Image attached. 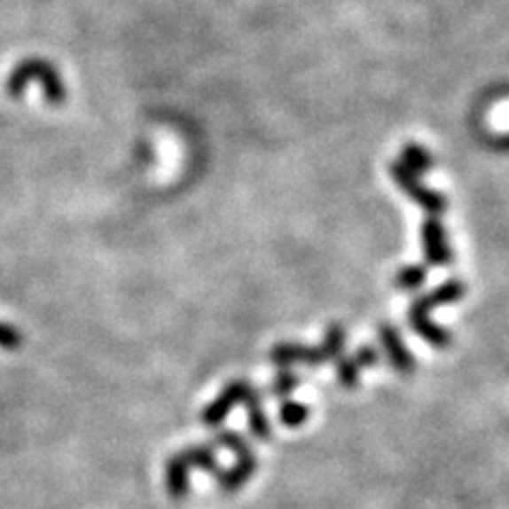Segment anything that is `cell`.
<instances>
[{"label":"cell","mask_w":509,"mask_h":509,"mask_svg":"<svg viewBox=\"0 0 509 509\" xmlns=\"http://www.w3.org/2000/svg\"><path fill=\"white\" fill-rule=\"evenodd\" d=\"M32 81H39L47 105L62 106L68 98V90L59 77L58 68L43 58H28L11 70L7 79V94L11 98H20Z\"/></svg>","instance_id":"6da1fadb"},{"label":"cell","mask_w":509,"mask_h":509,"mask_svg":"<svg viewBox=\"0 0 509 509\" xmlns=\"http://www.w3.org/2000/svg\"><path fill=\"white\" fill-rule=\"evenodd\" d=\"M388 170H391V176L395 178V183H397L405 196L414 200L425 213H429V216H440L446 213L448 198L440 192H433V189L422 185L419 176H416L414 172H410L402 161H393V164L388 166Z\"/></svg>","instance_id":"7a4b0ae2"},{"label":"cell","mask_w":509,"mask_h":509,"mask_svg":"<svg viewBox=\"0 0 509 509\" xmlns=\"http://www.w3.org/2000/svg\"><path fill=\"white\" fill-rule=\"evenodd\" d=\"M420 240L422 251H425V259L429 265L435 268H446L452 263V248L448 242L446 227L437 216H429L420 227Z\"/></svg>","instance_id":"3957f363"},{"label":"cell","mask_w":509,"mask_h":509,"mask_svg":"<svg viewBox=\"0 0 509 509\" xmlns=\"http://www.w3.org/2000/svg\"><path fill=\"white\" fill-rule=\"evenodd\" d=\"M251 384L247 380H234L230 382L223 391L219 393V397L213 403H208L202 411V422L206 427H221L223 420L230 416V411L236 408L238 403H245L248 391H251Z\"/></svg>","instance_id":"277c9868"},{"label":"cell","mask_w":509,"mask_h":509,"mask_svg":"<svg viewBox=\"0 0 509 509\" xmlns=\"http://www.w3.org/2000/svg\"><path fill=\"white\" fill-rule=\"evenodd\" d=\"M378 338H380L384 353H387L388 363H391L395 370L402 373V376H411V373L416 372L414 355H411L408 346L403 344L397 329H395L391 323H380L378 325Z\"/></svg>","instance_id":"5b68a950"},{"label":"cell","mask_w":509,"mask_h":509,"mask_svg":"<svg viewBox=\"0 0 509 509\" xmlns=\"http://www.w3.org/2000/svg\"><path fill=\"white\" fill-rule=\"evenodd\" d=\"M270 361L274 365L283 367V370H291L294 365H325L321 359V353L318 348H312V346H304L297 342H280L276 344L272 350H270Z\"/></svg>","instance_id":"8992f818"},{"label":"cell","mask_w":509,"mask_h":509,"mask_svg":"<svg viewBox=\"0 0 509 509\" xmlns=\"http://www.w3.org/2000/svg\"><path fill=\"white\" fill-rule=\"evenodd\" d=\"M465 297V283L463 280H446V283L437 285L435 289L429 291V294L420 295L419 300L411 301L410 312H419V314H429L431 310L440 306L454 304V301H460Z\"/></svg>","instance_id":"52a82bcc"},{"label":"cell","mask_w":509,"mask_h":509,"mask_svg":"<svg viewBox=\"0 0 509 509\" xmlns=\"http://www.w3.org/2000/svg\"><path fill=\"white\" fill-rule=\"evenodd\" d=\"M257 467H259L257 454L254 452L242 454V457H238L234 467L223 469L219 475H216V484H219V489L225 490V492L240 490L242 486H245L247 482L253 478Z\"/></svg>","instance_id":"ba28073f"},{"label":"cell","mask_w":509,"mask_h":509,"mask_svg":"<svg viewBox=\"0 0 509 509\" xmlns=\"http://www.w3.org/2000/svg\"><path fill=\"white\" fill-rule=\"evenodd\" d=\"M192 484V467L181 452L166 460V490L172 499H185Z\"/></svg>","instance_id":"9c48e42d"},{"label":"cell","mask_w":509,"mask_h":509,"mask_svg":"<svg viewBox=\"0 0 509 509\" xmlns=\"http://www.w3.org/2000/svg\"><path fill=\"white\" fill-rule=\"evenodd\" d=\"M410 327L425 340L427 344H431L433 348H448L452 344V333L446 327L431 321L429 314H419V312H408Z\"/></svg>","instance_id":"30bf717a"},{"label":"cell","mask_w":509,"mask_h":509,"mask_svg":"<svg viewBox=\"0 0 509 509\" xmlns=\"http://www.w3.org/2000/svg\"><path fill=\"white\" fill-rule=\"evenodd\" d=\"M247 405V416H248V427L251 433L257 437L259 442H268L272 437V425H270L268 416H265L263 405H262V395L257 388H251L245 399Z\"/></svg>","instance_id":"8fae6325"},{"label":"cell","mask_w":509,"mask_h":509,"mask_svg":"<svg viewBox=\"0 0 509 509\" xmlns=\"http://www.w3.org/2000/svg\"><path fill=\"white\" fill-rule=\"evenodd\" d=\"M321 353L323 363H332L344 355L346 348V329L340 323H332L325 332V338L321 346H317Z\"/></svg>","instance_id":"7c38bea8"},{"label":"cell","mask_w":509,"mask_h":509,"mask_svg":"<svg viewBox=\"0 0 509 509\" xmlns=\"http://www.w3.org/2000/svg\"><path fill=\"white\" fill-rule=\"evenodd\" d=\"M399 161H402L410 172H414L416 176L427 175V172H431L433 166H435V160H433V155L429 153V151L416 143L405 145V147L402 149V160Z\"/></svg>","instance_id":"4fadbf2b"},{"label":"cell","mask_w":509,"mask_h":509,"mask_svg":"<svg viewBox=\"0 0 509 509\" xmlns=\"http://www.w3.org/2000/svg\"><path fill=\"white\" fill-rule=\"evenodd\" d=\"M183 457H185L189 467H196V469H202V471H208V474H213L215 478L221 474L219 463H216V452H215V446H189L185 450L181 452Z\"/></svg>","instance_id":"5bb4252c"},{"label":"cell","mask_w":509,"mask_h":509,"mask_svg":"<svg viewBox=\"0 0 509 509\" xmlns=\"http://www.w3.org/2000/svg\"><path fill=\"white\" fill-rule=\"evenodd\" d=\"M427 278H429V270H427V265L410 263L397 270V274H395V278H393V285L397 286L399 291H416L427 283Z\"/></svg>","instance_id":"9a60e30c"},{"label":"cell","mask_w":509,"mask_h":509,"mask_svg":"<svg viewBox=\"0 0 509 509\" xmlns=\"http://www.w3.org/2000/svg\"><path fill=\"white\" fill-rule=\"evenodd\" d=\"M278 419L286 427V429H297V427H301L308 419H310V408H308V405L301 403V402L285 399V402L280 403Z\"/></svg>","instance_id":"2e32d148"},{"label":"cell","mask_w":509,"mask_h":509,"mask_svg":"<svg viewBox=\"0 0 509 509\" xmlns=\"http://www.w3.org/2000/svg\"><path fill=\"white\" fill-rule=\"evenodd\" d=\"M335 378L344 388H355L361 380V365L355 361V356H340L335 359Z\"/></svg>","instance_id":"e0dca14e"},{"label":"cell","mask_w":509,"mask_h":509,"mask_svg":"<svg viewBox=\"0 0 509 509\" xmlns=\"http://www.w3.org/2000/svg\"><path fill=\"white\" fill-rule=\"evenodd\" d=\"M215 442H216V446H223V448H227V450L234 452L236 457H242V454L253 452L251 443L247 442V437H242L240 433L230 431V429H221L219 433H216Z\"/></svg>","instance_id":"ac0fdd59"},{"label":"cell","mask_w":509,"mask_h":509,"mask_svg":"<svg viewBox=\"0 0 509 509\" xmlns=\"http://www.w3.org/2000/svg\"><path fill=\"white\" fill-rule=\"evenodd\" d=\"M297 387H300V376H295V373L291 370H283L278 373V376L274 378L272 387H270V395L286 399L291 393L295 391Z\"/></svg>","instance_id":"d6986e66"},{"label":"cell","mask_w":509,"mask_h":509,"mask_svg":"<svg viewBox=\"0 0 509 509\" xmlns=\"http://www.w3.org/2000/svg\"><path fill=\"white\" fill-rule=\"evenodd\" d=\"M21 344H24V335L20 329L9 323H0V348L18 350Z\"/></svg>","instance_id":"ffe728a7"},{"label":"cell","mask_w":509,"mask_h":509,"mask_svg":"<svg viewBox=\"0 0 509 509\" xmlns=\"http://www.w3.org/2000/svg\"><path fill=\"white\" fill-rule=\"evenodd\" d=\"M353 356H355V361L361 365V370H365V367H373V365H378V363H380V353H378V350L370 344L361 346V348L356 350Z\"/></svg>","instance_id":"44dd1931"},{"label":"cell","mask_w":509,"mask_h":509,"mask_svg":"<svg viewBox=\"0 0 509 509\" xmlns=\"http://www.w3.org/2000/svg\"><path fill=\"white\" fill-rule=\"evenodd\" d=\"M497 147L509 149V134H505V137H501L499 140H497Z\"/></svg>","instance_id":"7402d4cb"}]
</instances>
